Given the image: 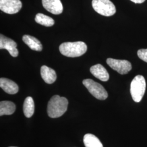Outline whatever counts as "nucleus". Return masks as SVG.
<instances>
[{
	"label": "nucleus",
	"mask_w": 147,
	"mask_h": 147,
	"mask_svg": "<svg viewBox=\"0 0 147 147\" xmlns=\"http://www.w3.org/2000/svg\"><path fill=\"white\" fill-rule=\"evenodd\" d=\"M68 101L67 98L58 95L53 96L47 104V114L53 118L62 116L67 110Z\"/></svg>",
	"instance_id": "f257e3e1"
},
{
	"label": "nucleus",
	"mask_w": 147,
	"mask_h": 147,
	"mask_svg": "<svg viewBox=\"0 0 147 147\" xmlns=\"http://www.w3.org/2000/svg\"><path fill=\"white\" fill-rule=\"evenodd\" d=\"M60 53L68 57H77L83 55L87 50V45L83 42H63L59 47Z\"/></svg>",
	"instance_id": "f03ea898"
},
{
	"label": "nucleus",
	"mask_w": 147,
	"mask_h": 147,
	"mask_svg": "<svg viewBox=\"0 0 147 147\" xmlns=\"http://www.w3.org/2000/svg\"><path fill=\"white\" fill-rule=\"evenodd\" d=\"M146 88V82L142 75H137L132 80L130 85L132 98L136 102H140L144 96Z\"/></svg>",
	"instance_id": "7ed1b4c3"
},
{
	"label": "nucleus",
	"mask_w": 147,
	"mask_h": 147,
	"mask_svg": "<svg viewBox=\"0 0 147 147\" xmlns=\"http://www.w3.org/2000/svg\"><path fill=\"white\" fill-rule=\"evenodd\" d=\"M92 4L94 11L101 16H110L116 13V7L110 0H93Z\"/></svg>",
	"instance_id": "20e7f679"
},
{
	"label": "nucleus",
	"mask_w": 147,
	"mask_h": 147,
	"mask_svg": "<svg viewBox=\"0 0 147 147\" xmlns=\"http://www.w3.org/2000/svg\"><path fill=\"white\" fill-rule=\"evenodd\" d=\"M89 93L97 99L104 100L108 97V93L104 87L92 79H86L82 82Z\"/></svg>",
	"instance_id": "39448f33"
},
{
	"label": "nucleus",
	"mask_w": 147,
	"mask_h": 147,
	"mask_svg": "<svg viewBox=\"0 0 147 147\" xmlns=\"http://www.w3.org/2000/svg\"><path fill=\"white\" fill-rule=\"evenodd\" d=\"M106 62L111 68L121 75L126 74L132 69L131 64L127 60L109 58L107 59Z\"/></svg>",
	"instance_id": "423d86ee"
},
{
	"label": "nucleus",
	"mask_w": 147,
	"mask_h": 147,
	"mask_svg": "<svg viewBox=\"0 0 147 147\" xmlns=\"http://www.w3.org/2000/svg\"><path fill=\"white\" fill-rule=\"evenodd\" d=\"M22 8L20 0H0V9L9 14L18 13Z\"/></svg>",
	"instance_id": "0eeeda50"
},
{
	"label": "nucleus",
	"mask_w": 147,
	"mask_h": 147,
	"mask_svg": "<svg viewBox=\"0 0 147 147\" xmlns=\"http://www.w3.org/2000/svg\"><path fill=\"white\" fill-rule=\"evenodd\" d=\"M17 44L11 39L5 37L1 34L0 35V49H5L10 53L12 57H16L19 55L17 49Z\"/></svg>",
	"instance_id": "6e6552de"
},
{
	"label": "nucleus",
	"mask_w": 147,
	"mask_h": 147,
	"mask_svg": "<svg viewBox=\"0 0 147 147\" xmlns=\"http://www.w3.org/2000/svg\"><path fill=\"white\" fill-rule=\"evenodd\" d=\"M42 6L47 11L55 15L61 14L63 11L61 0H42Z\"/></svg>",
	"instance_id": "1a4fd4ad"
},
{
	"label": "nucleus",
	"mask_w": 147,
	"mask_h": 147,
	"mask_svg": "<svg viewBox=\"0 0 147 147\" xmlns=\"http://www.w3.org/2000/svg\"><path fill=\"white\" fill-rule=\"evenodd\" d=\"M90 71L96 78L102 81H107L109 80V74L106 69L100 64L94 65L90 69Z\"/></svg>",
	"instance_id": "9d476101"
},
{
	"label": "nucleus",
	"mask_w": 147,
	"mask_h": 147,
	"mask_svg": "<svg viewBox=\"0 0 147 147\" xmlns=\"http://www.w3.org/2000/svg\"><path fill=\"white\" fill-rule=\"evenodd\" d=\"M0 87L5 92L9 94H15L19 91L18 84L7 78H1L0 79Z\"/></svg>",
	"instance_id": "9b49d317"
},
{
	"label": "nucleus",
	"mask_w": 147,
	"mask_h": 147,
	"mask_svg": "<svg viewBox=\"0 0 147 147\" xmlns=\"http://www.w3.org/2000/svg\"><path fill=\"white\" fill-rule=\"evenodd\" d=\"M40 74L43 80L47 84H52L57 79L55 71L46 65H42L41 67Z\"/></svg>",
	"instance_id": "f8f14e48"
},
{
	"label": "nucleus",
	"mask_w": 147,
	"mask_h": 147,
	"mask_svg": "<svg viewBox=\"0 0 147 147\" xmlns=\"http://www.w3.org/2000/svg\"><path fill=\"white\" fill-rule=\"evenodd\" d=\"M22 40L32 50L37 51L42 50V43L35 37L30 35H24L22 37Z\"/></svg>",
	"instance_id": "ddd939ff"
},
{
	"label": "nucleus",
	"mask_w": 147,
	"mask_h": 147,
	"mask_svg": "<svg viewBox=\"0 0 147 147\" xmlns=\"http://www.w3.org/2000/svg\"><path fill=\"white\" fill-rule=\"evenodd\" d=\"M16 110V105L11 101H2L0 102V116L11 115Z\"/></svg>",
	"instance_id": "4468645a"
},
{
	"label": "nucleus",
	"mask_w": 147,
	"mask_h": 147,
	"mask_svg": "<svg viewBox=\"0 0 147 147\" xmlns=\"http://www.w3.org/2000/svg\"><path fill=\"white\" fill-rule=\"evenodd\" d=\"M84 142L86 147H103L99 138L91 134H87L84 135Z\"/></svg>",
	"instance_id": "2eb2a0df"
},
{
	"label": "nucleus",
	"mask_w": 147,
	"mask_h": 147,
	"mask_svg": "<svg viewBox=\"0 0 147 147\" xmlns=\"http://www.w3.org/2000/svg\"><path fill=\"white\" fill-rule=\"evenodd\" d=\"M23 111L27 118H30L33 115L34 112V102L31 96H28L25 99L23 105Z\"/></svg>",
	"instance_id": "dca6fc26"
},
{
	"label": "nucleus",
	"mask_w": 147,
	"mask_h": 147,
	"mask_svg": "<svg viewBox=\"0 0 147 147\" xmlns=\"http://www.w3.org/2000/svg\"><path fill=\"white\" fill-rule=\"evenodd\" d=\"M36 22L46 27H51L55 24V21L52 18L44 15L42 13H38L35 18Z\"/></svg>",
	"instance_id": "f3484780"
},
{
	"label": "nucleus",
	"mask_w": 147,
	"mask_h": 147,
	"mask_svg": "<svg viewBox=\"0 0 147 147\" xmlns=\"http://www.w3.org/2000/svg\"><path fill=\"white\" fill-rule=\"evenodd\" d=\"M137 55L142 61L147 63V49L139 50L137 51Z\"/></svg>",
	"instance_id": "a211bd4d"
},
{
	"label": "nucleus",
	"mask_w": 147,
	"mask_h": 147,
	"mask_svg": "<svg viewBox=\"0 0 147 147\" xmlns=\"http://www.w3.org/2000/svg\"><path fill=\"white\" fill-rule=\"evenodd\" d=\"M132 2L135 3H143L146 0H130Z\"/></svg>",
	"instance_id": "6ab92c4d"
},
{
	"label": "nucleus",
	"mask_w": 147,
	"mask_h": 147,
	"mask_svg": "<svg viewBox=\"0 0 147 147\" xmlns=\"http://www.w3.org/2000/svg\"></svg>",
	"instance_id": "aec40b11"
}]
</instances>
